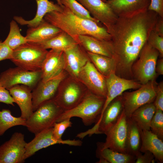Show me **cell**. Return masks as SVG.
Returning a JSON list of instances; mask_svg holds the SVG:
<instances>
[{
    "label": "cell",
    "instance_id": "obj_39",
    "mask_svg": "<svg viewBox=\"0 0 163 163\" xmlns=\"http://www.w3.org/2000/svg\"><path fill=\"white\" fill-rule=\"evenodd\" d=\"M13 50L0 40V61L11 60L12 57Z\"/></svg>",
    "mask_w": 163,
    "mask_h": 163
},
{
    "label": "cell",
    "instance_id": "obj_37",
    "mask_svg": "<svg viewBox=\"0 0 163 163\" xmlns=\"http://www.w3.org/2000/svg\"><path fill=\"white\" fill-rule=\"evenodd\" d=\"M156 110L163 111V82L157 84L156 89V97L153 102Z\"/></svg>",
    "mask_w": 163,
    "mask_h": 163
},
{
    "label": "cell",
    "instance_id": "obj_32",
    "mask_svg": "<svg viewBox=\"0 0 163 163\" xmlns=\"http://www.w3.org/2000/svg\"><path fill=\"white\" fill-rule=\"evenodd\" d=\"M9 33L3 42L12 50L27 42L25 37L21 34L19 27L15 20L10 23Z\"/></svg>",
    "mask_w": 163,
    "mask_h": 163
},
{
    "label": "cell",
    "instance_id": "obj_29",
    "mask_svg": "<svg viewBox=\"0 0 163 163\" xmlns=\"http://www.w3.org/2000/svg\"><path fill=\"white\" fill-rule=\"evenodd\" d=\"M87 52L90 61L105 78L115 72L116 62L113 57Z\"/></svg>",
    "mask_w": 163,
    "mask_h": 163
},
{
    "label": "cell",
    "instance_id": "obj_9",
    "mask_svg": "<svg viewBox=\"0 0 163 163\" xmlns=\"http://www.w3.org/2000/svg\"><path fill=\"white\" fill-rule=\"evenodd\" d=\"M41 71H28L17 66L10 68L0 74V83L8 90L17 85H23L32 90L41 78Z\"/></svg>",
    "mask_w": 163,
    "mask_h": 163
},
{
    "label": "cell",
    "instance_id": "obj_31",
    "mask_svg": "<svg viewBox=\"0 0 163 163\" xmlns=\"http://www.w3.org/2000/svg\"><path fill=\"white\" fill-rule=\"evenodd\" d=\"M26 120L21 117H15L12 115L8 109L0 110V136L3 135L8 129L18 126H26Z\"/></svg>",
    "mask_w": 163,
    "mask_h": 163
},
{
    "label": "cell",
    "instance_id": "obj_28",
    "mask_svg": "<svg viewBox=\"0 0 163 163\" xmlns=\"http://www.w3.org/2000/svg\"><path fill=\"white\" fill-rule=\"evenodd\" d=\"M126 149L127 154L136 156L140 152L141 139L140 130L130 118L127 117Z\"/></svg>",
    "mask_w": 163,
    "mask_h": 163
},
{
    "label": "cell",
    "instance_id": "obj_24",
    "mask_svg": "<svg viewBox=\"0 0 163 163\" xmlns=\"http://www.w3.org/2000/svg\"><path fill=\"white\" fill-rule=\"evenodd\" d=\"M61 31L43 19L37 27L29 28L25 37L27 42L39 43L51 38Z\"/></svg>",
    "mask_w": 163,
    "mask_h": 163
},
{
    "label": "cell",
    "instance_id": "obj_16",
    "mask_svg": "<svg viewBox=\"0 0 163 163\" xmlns=\"http://www.w3.org/2000/svg\"><path fill=\"white\" fill-rule=\"evenodd\" d=\"M94 19L105 26L107 30L115 23L118 16L109 5L102 0H76Z\"/></svg>",
    "mask_w": 163,
    "mask_h": 163
},
{
    "label": "cell",
    "instance_id": "obj_8",
    "mask_svg": "<svg viewBox=\"0 0 163 163\" xmlns=\"http://www.w3.org/2000/svg\"><path fill=\"white\" fill-rule=\"evenodd\" d=\"M123 110L121 95L112 100L101 114L92 128L76 136L80 139L94 134H105L117 122Z\"/></svg>",
    "mask_w": 163,
    "mask_h": 163
},
{
    "label": "cell",
    "instance_id": "obj_17",
    "mask_svg": "<svg viewBox=\"0 0 163 163\" xmlns=\"http://www.w3.org/2000/svg\"><path fill=\"white\" fill-rule=\"evenodd\" d=\"M105 79L107 93L101 114L114 98L121 95L128 90L138 89L142 85L135 79L121 77L117 75L115 72L111 74L105 78Z\"/></svg>",
    "mask_w": 163,
    "mask_h": 163
},
{
    "label": "cell",
    "instance_id": "obj_5",
    "mask_svg": "<svg viewBox=\"0 0 163 163\" xmlns=\"http://www.w3.org/2000/svg\"><path fill=\"white\" fill-rule=\"evenodd\" d=\"M48 52L36 43L27 42L13 50L10 60L17 66L25 70L41 71Z\"/></svg>",
    "mask_w": 163,
    "mask_h": 163
},
{
    "label": "cell",
    "instance_id": "obj_26",
    "mask_svg": "<svg viewBox=\"0 0 163 163\" xmlns=\"http://www.w3.org/2000/svg\"><path fill=\"white\" fill-rule=\"evenodd\" d=\"M36 43L47 50L50 49L64 52L78 43L70 35L62 30L57 35L46 41Z\"/></svg>",
    "mask_w": 163,
    "mask_h": 163
},
{
    "label": "cell",
    "instance_id": "obj_6",
    "mask_svg": "<svg viewBox=\"0 0 163 163\" xmlns=\"http://www.w3.org/2000/svg\"><path fill=\"white\" fill-rule=\"evenodd\" d=\"M159 56L158 52L147 42L132 66L135 80L142 85L155 80L157 75L155 66Z\"/></svg>",
    "mask_w": 163,
    "mask_h": 163
},
{
    "label": "cell",
    "instance_id": "obj_15",
    "mask_svg": "<svg viewBox=\"0 0 163 163\" xmlns=\"http://www.w3.org/2000/svg\"><path fill=\"white\" fill-rule=\"evenodd\" d=\"M63 71L57 76L46 82L40 80L32 90L33 111L43 103L54 99L61 82L65 78Z\"/></svg>",
    "mask_w": 163,
    "mask_h": 163
},
{
    "label": "cell",
    "instance_id": "obj_40",
    "mask_svg": "<svg viewBox=\"0 0 163 163\" xmlns=\"http://www.w3.org/2000/svg\"><path fill=\"white\" fill-rule=\"evenodd\" d=\"M148 9L155 12L163 18V0H151Z\"/></svg>",
    "mask_w": 163,
    "mask_h": 163
},
{
    "label": "cell",
    "instance_id": "obj_27",
    "mask_svg": "<svg viewBox=\"0 0 163 163\" xmlns=\"http://www.w3.org/2000/svg\"><path fill=\"white\" fill-rule=\"evenodd\" d=\"M156 110L153 102L145 104L136 110L130 117L141 130H150V125Z\"/></svg>",
    "mask_w": 163,
    "mask_h": 163
},
{
    "label": "cell",
    "instance_id": "obj_10",
    "mask_svg": "<svg viewBox=\"0 0 163 163\" xmlns=\"http://www.w3.org/2000/svg\"><path fill=\"white\" fill-rule=\"evenodd\" d=\"M60 84L53 99L64 111L73 108L82 99L86 93L82 89L78 81L72 78Z\"/></svg>",
    "mask_w": 163,
    "mask_h": 163
},
{
    "label": "cell",
    "instance_id": "obj_41",
    "mask_svg": "<svg viewBox=\"0 0 163 163\" xmlns=\"http://www.w3.org/2000/svg\"><path fill=\"white\" fill-rule=\"evenodd\" d=\"M140 152L136 156L135 163H151L154 161L155 157L151 152L146 151L143 153Z\"/></svg>",
    "mask_w": 163,
    "mask_h": 163
},
{
    "label": "cell",
    "instance_id": "obj_1",
    "mask_svg": "<svg viewBox=\"0 0 163 163\" xmlns=\"http://www.w3.org/2000/svg\"><path fill=\"white\" fill-rule=\"evenodd\" d=\"M159 16L148 9L126 16H118L107 30L111 37L115 74L132 79V66L148 41Z\"/></svg>",
    "mask_w": 163,
    "mask_h": 163
},
{
    "label": "cell",
    "instance_id": "obj_46",
    "mask_svg": "<svg viewBox=\"0 0 163 163\" xmlns=\"http://www.w3.org/2000/svg\"><path fill=\"white\" fill-rule=\"evenodd\" d=\"M102 0L104 2H106L107 0Z\"/></svg>",
    "mask_w": 163,
    "mask_h": 163
},
{
    "label": "cell",
    "instance_id": "obj_4",
    "mask_svg": "<svg viewBox=\"0 0 163 163\" xmlns=\"http://www.w3.org/2000/svg\"><path fill=\"white\" fill-rule=\"evenodd\" d=\"M64 110L53 99L41 104L26 120L25 126L35 135L52 127Z\"/></svg>",
    "mask_w": 163,
    "mask_h": 163
},
{
    "label": "cell",
    "instance_id": "obj_44",
    "mask_svg": "<svg viewBox=\"0 0 163 163\" xmlns=\"http://www.w3.org/2000/svg\"><path fill=\"white\" fill-rule=\"evenodd\" d=\"M99 160L98 161L96 162L98 163H109V162L105 159L103 158H99Z\"/></svg>",
    "mask_w": 163,
    "mask_h": 163
},
{
    "label": "cell",
    "instance_id": "obj_45",
    "mask_svg": "<svg viewBox=\"0 0 163 163\" xmlns=\"http://www.w3.org/2000/svg\"><path fill=\"white\" fill-rule=\"evenodd\" d=\"M56 1L57 2V3L59 5H60V6H62L63 5H62L61 3L60 0H56Z\"/></svg>",
    "mask_w": 163,
    "mask_h": 163
},
{
    "label": "cell",
    "instance_id": "obj_30",
    "mask_svg": "<svg viewBox=\"0 0 163 163\" xmlns=\"http://www.w3.org/2000/svg\"><path fill=\"white\" fill-rule=\"evenodd\" d=\"M96 155L99 158H103L109 163H134L135 156L114 151L108 148L101 149L98 147Z\"/></svg>",
    "mask_w": 163,
    "mask_h": 163
},
{
    "label": "cell",
    "instance_id": "obj_23",
    "mask_svg": "<svg viewBox=\"0 0 163 163\" xmlns=\"http://www.w3.org/2000/svg\"><path fill=\"white\" fill-rule=\"evenodd\" d=\"M37 5V11L35 17L30 20H26L21 17L14 16V20L22 25H26L30 27H35L44 19L47 13L53 11H61L62 6L55 4L49 0H35Z\"/></svg>",
    "mask_w": 163,
    "mask_h": 163
},
{
    "label": "cell",
    "instance_id": "obj_42",
    "mask_svg": "<svg viewBox=\"0 0 163 163\" xmlns=\"http://www.w3.org/2000/svg\"><path fill=\"white\" fill-rule=\"evenodd\" d=\"M153 30L159 36L163 37V18L159 16Z\"/></svg>",
    "mask_w": 163,
    "mask_h": 163
},
{
    "label": "cell",
    "instance_id": "obj_35",
    "mask_svg": "<svg viewBox=\"0 0 163 163\" xmlns=\"http://www.w3.org/2000/svg\"><path fill=\"white\" fill-rule=\"evenodd\" d=\"M72 123L70 119H67L59 122L55 123L53 127V133L57 139L62 140V136L66 129L71 127Z\"/></svg>",
    "mask_w": 163,
    "mask_h": 163
},
{
    "label": "cell",
    "instance_id": "obj_34",
    "mask_svg": "<svg viewBox=\"0 0 163 163\" xmlns=\"http://www.w3.org/2000/svg\"><path fill=\"white\" fill-rule=\"evenodd\" d=\"M157 109L151 121L150 130L159 139L163 140V113Z\"/></svg>",
    "mask_w": 163,
    "mask_h": 163
},
{
    "label": "cell",
    "instance_id": "obj_25",
    "mask_svg": "<svg viewBox=\"0 0 163 163\" xmlns=\"http://www.w3.org/2000/svg\"><path fill=\"white\" fill-rule=\"evenodd\" d=\"M139 130L141 139L140 151L143 153L149 151L152 153L156 160L163 163V140L150 130Z\"/></svg>",
    "mask_w": 163,
    "mask_h": 163
},
{
    "label": "cell",
    "instance_id": "obj_3",
    "mask_svg": "<svg viewBox=\"0 0 163 163\" xmlns=\"http://www.w3.org/2000/svg\"><path fill=\"white\" fill-rule=\"evenodd\" d=\"M105 100V98L91 92L86 93L77 105L71 109L64 111L56 122L76 117L81 119L86 126L95 123L100 115Z\"/></svg>",
    "mask_w": 163,
    "mask_h": 163
},
{
    "label": "cell",
    "instance_id": "obj_13",
    "mask_svg": "<svg viewBox=\"0 0 163 163\" xmlns=\"http://www.w3.org/2000/svg\"><path fill=\"white\" fill-rule=\"evenodd\" d=\"M27 142L24 135L14 133L10 139L0 146V163H23Z\"/></svg>",
    "mask_w": 163,
    "mask_h": 163
},
{
    "label": "cell",
    "instance_id": "obj_43",
    "mask_svg": "<svg viewBox=\"0 0 163 163\" xmlns=\"http://www.w3.org/2000/svg\"><path fill=\"white\" fill-rule=\"evenodd\" d=\"M155 71L159 75H163V59L162 58L157 60L155 66Z\"/></svg>",
    "mask_w": 163,
    "mask_h": 163
},
{
    "label": "cell",
    "instance_id": "obj_14",
    "mask_svg": "<svg viewBox=\"0 0 163 163\" xmlns=\"http://www.w3.org/2000/svg\"><path fill=\"white\" fill-rule=\"evenodd\" d=\"M78 81L85 85L92 93L106 98L107 90L105 78L90 60L80 71Z\"/></svg>",
    "mask_w": 163,
    "mask_h": 163
},
{
    "label": "cell",
    "instance_id": "obj_33",
    "mask_svg": "<svg viewBox=\"0 0 163 163\" xmlns=\"http://www.w3.org/2000/svg\"><path fill=\"white\" fill-rule=\"evenodd\" d=\"M62 5L68 8L75 15L90 20L97 24L99 22L93 18L87 10L76 0H60Z\"/></svg>",
    "mask_w": 163,
    "mask_h": 163
},
{
    "label": "cell",
    "instance_id": "obj_38",
    "mask_svg": "<svg viewBox=\"0 0 163 163\" xmlns=\"http://www.w3.org/2000/svg\"><path fill=\"white\" fill-rule=\"evenodd\" d=\"M0 102L14 106V101L8 90L0 83Z\"/></svg>",
    "mask_w": 163,
    "mask_h": 163
},
{
    "label": "cell",
    "instance_id": "obj_11",
    "mask_svg": "<svg viewBox=\"0 0 163 163\" xmlns=\"http://www.w3.org/2000/svg\"><path fill=\"white\" fill-rule=\"evenodd\" d=\"M127 129V117L123 109L117 122L105 134L106 136L105 142H98L97 147L101 149L108 148L127 154L126 149Z\"/></svg>",
    "mask_w": 163,
    "mask_h": 163
},
{
    "label": "cell",
    "instance_id": "obj_12",
    "mask_svg": "<svg viewBox=\"0 0 163 163\" xmlns=\"http://www.w3.org/2000/svg\"><path fill=\"white\" fill-rule=\"evenodd\" d=\"M53 127L43 130L35 135L34 138L25 145L24 159L25 160L43 149L56 144L81 146L82 142L79 140L56 139L53 133Z\"/></svg>",
    "mask_w": 163,
    "mask_h": 163
},
{
    "label": "cell",
    "instance_id": "obj_7",
    "mask_svg": "<svg viewBox=\"0 0 163 163\" xmlns=\"http://www.w3.org/2000/svg\"><path fill=\"white\" fill-rule=\"evenodd\" d=\"M157 85L155 80L150 81L134 91L122 94L123 109L127 118H130L133 112L141 106L153 102Z\"/></svg>",
    "mask_w": 163,
    "mask_h": 163
},
{
    "label": "cell",
    "instance_id": "obj_21",
    "mask_svg": "<svg viewBox=\"0 0 163 163\" xmlns=\"http://www.w3.org/2000/svg\"><path fill=\"white\" fill-rule=\"evenodd\" d=\"M151 0H107L118 16L132 14L147 10Z\"/></svg>",
    "mask_w": 163,
    "mask_h": 163
},
{
    "label": "cell",
    "instance_id": "obj_19",
    "mask_svg": "<svg viewBox=\"0 0 163 163\" xmlns=\"http://www.w3.org/2000/svg\"><path fill=\"white\" fill-rule=\"evenodd\" d=\"M64 67L63 51L50 49L42 66L41 80L46 82L57 76L64 71Z\"/></svg>",
    "mask_w": 163,
    "mask_h": 163
},
{
    "label": "cell",
    "instance_id": "obj_18",
    "mask_svg": "<svg viewBox=\"0 0 163 163\" xmlns=\"http://www.w3.org/2000/svg\"><path fill=\"white\" fill-rule=\"evenodd\" d=\"M63 53L64 70L72 78L78 81V77L80 71L90 60L87 52L78 43Z\"/></svg>",
    "mask_w": 163,
    "mask_h": 163
},
{
    "label": "cell",
    "instance_id": "obj_22",
    "mask_svg": "<svg viewBox=\"0 0 163 163\" xmlns=\"http://www.w3.org/2000/svg\"><path fill=\"white\" fill-rule=\"evenodd\" d=\"M77 41L87 52L113 57L111 40H101L89 35H81L78 37Z\"/></svg>",
    "mask_w": 163,
    "mask_h": 163
},
{
    "label": "cell",
    "instance_id": "obj_2",
    "mask_svg": "<svg viewBox=\"0 0 163 163\" xmlns=\"http://www.w3.org/2000/svg\"><path fill=\"white\" fill-rule=\"evenodd\" d=\"M44 19L67 33L77 42L78 37L81 35H89L101 40H111V36L105 28L101 27L94 21L75 15L63 5L61 11L48 13Z\"/></svg>",
    "mask_w": 163,
    "mask_h": 163
},
{
    "label": "cell",
    "instance_id": "obj_36",
    "mask_svg": "<svg viewBox=\"0 0 163 163\" xmlns=\"http://www.w3.org/2000/svg\"><path fill=\"white\" fill-rule=\"evenodd\" d=\"M147 42L159 52V56H163V37H161L152 30L150 33Z\"/></svg>",
    "mask_w": 163,
    "mask_h": 163
},
{
    "label": "cell",
    "instance_id": "obj_20",
    "mask_svg": "<svg viewBox=\"0 0 163 163\" xmlns=\"http://www.w3.org/2000/svg\"><path fill=\"white\" fill-rule=\"evenodd\" d=\"M15 103L19 107L21 117L27 120L33 112L32 90L23 85H17L8 90Z\"/></svg>",
    "mask_w": 163,
    "mask_h": 163
}]
</instances>
